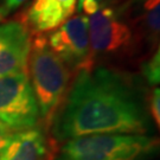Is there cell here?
Segmentation results:
<instances>
[{"label": "cell", "instance_id": "9a60e30c", "mask_svg": "<svg viewBox=\"0 0 160 160\" xmlns=\"http://www.w3.org/2000/svg\"><path fill=\"white\" fill-rule=\"evenodd\" d=\"M28 0H5V7L7 11L10 12L14 8H17L19 6H22L24 2H26Z\"/></svg>", "mask_w": 160, "mask_h": 160}, {"label": "cell", "instance_id": "4fadbf2b", "mask_svg": "<svg viewBox=\"0 0 160 160\" xmlns=\"http://www.w3.org/2000/svg\"><path fill=\"white\" fill-rule=\"evenodd\" d=\"M104 0H78V10L87 14H92L98 8H101Z\"/></svg>", "mask_w": 160, "mask_h": 160}, {"label": "cell", "instance_id": "7c38bea8", "mask_svg": "<svg viewBox=\"0 0 160 160\" xmlns=\"http://www.w3.org/2000/svg\"><path fill=\"white\" fill-rule=\"evenodd\" d=\"M148 109L157 127L160 125V90L158 87L152 89L148 96Z\"/></svg>", "mask_w": 160, "mask_h": 160}, {"label": "cell", "instance_id": "6da1fadb", "mask_svg": "<svg viewBox=\"0 0 160 160\" xmlns=\"http://www.w3.org/2000/svg\"><path fill=\"white\" fill-rule=\"evenodd\" d=\"M51 122L58 141L148 131L146 109L131 81L115 70L92 67L80 70Z\"/></svg>", "mask_w": 160, "mask_h": 160}, {"label": "cell", "instance_id": "7a4b0ae2", "mask_svg": "<svg viewBox=\"0 0 160 160\" xmlns=\"http://www.w3.org/2000/svg\"><path fill=\"white\" fill-rule=\"evenodd\" d=\"M28 63L32 81L31 86L38 103L40 118L51 123L68 89L69 68L52 51L42 36L32 40Z\"/></svg>", "mask_w": 160, "mask_h": 160}, {"label": "cell", "instance_id": "8fae6325", "mask_svg": "<svg viewBox=\"0 0 160 160\" xmlns=\"http://www.w3.org/2000/svg\"><path fill=\"white\" fill-rule=\"evenodd\" d=\"M142 74L145 80L151 86H158L160 82V51H157L152 55V57L146 61L142 65Z\"/></svg>", "mask_w": 160, "mask_h": 160}, {"label": "cell", "instance_id": "ba28073f", "mask_svg": "<svg viewBox=\"0 0 160 160\" xmlns=\"http://www.w3.org/2000/svg\"><path fill=\"white\" fill-rule=\"evenodd\" d=\"M76 0H33L25 14L24 24L32 33L58 28L74 13Z\"/></svg>", "mask_w": 160, "mask_h": 160}, {"label": "cell", "instance_id": "52a82bcc", "mask_svg": "<svg viewBox=\"0 0 160 160\" xmlns=\"http://www.w3.org/2000/svg\"><path fill=\"white\" fill-rule=\"evenodd\" d=\"M31 44V32L24 23L0 25V77L26 70Z\"/></svg>", "mask_w": 160, "mask_h": 160}, {"label": "cell", "instance_id": "277c9868", "mask_svg": "<svg viewBox=\"0 0 160 160\" xmlns=\"http://www.w3.org/2000/svg\"><path fill=\"white\" fill-rule=\"evenodd\" d=\"M39 108L26 71L0 77V121L12 132L37 126Z\"/></svg>", "mask_w": 160, "mask_h": 160}, {"label": "cell", "instance_id": "5bb4252c", "mask_svg": "<svg viewBox=\"0 0 160 160\" xmlns=\"http://www.w3.org/2000/svg\"><path fill=\"white\" fill-rule=\"evenodd\" d=\"M12 134V131L6 126L5 123H2L0 121V151L4 148V146L6 145L7 140L10 139Z\"/></svg>", "mask_w": 160, "mask_h": 160}, {"label": "cell", "instance_id": "9c48e42d", "mask_svg": "<svg viewBox=\"0 0 160 160\" xmlns=\"http://www.w3.org/2000/svg\"><path fill=\"white\" fill-rule=\"evenodd\" d=\"M49 155L50 143L36 127L12 133L0 151V160H48Z\"/></svg>", "mask_w": 160, "mask_h": 160}, {"label": "cell", "instance_id": "8992f818", "mask_svg": "<svg viewBox=\"0 0 160 160\" xmlns=\"http://www.w3.org/2000/svg\"><path fill=\"white\" fill-rule=\"evenodd\" d=\"M90 55L118 53L126 49L132 40V30L118 13L108 6H102L90 14L88 20Z\"/></svg>", "mask_w": 160, "mask_h": 160}, {"label": "cell", "instance_id": "3957f363", "mask_svg": "<svg viewBox=\"0 0 160 160\" xmlns=\"http://www.w3.org/2000/svg\"><path fill=\"white\" fill-rule=\"evenodd\" d=\"M145 134H94L67 140L56 160H145L157 148Z\"/></svg>", "mask_w": 160, "mask_h": 160}, {"label": "cell", "instance_id": "5b68a950", "mask_svg": "<svg viewBox=\"0 0 160 160\" xmlns=\"http://www.w3.org/2000/svg\"><path fill=\"white\" fill-rule=\"evenodd\" d=\"M48 44L68 68L82 70L92 67L88 19L84 16L67 19L49 36Z\"/></svg>", "mask_w": 160, "mask_h": 160}, {"label": "cell", "instance_id": "30bf717a", "mask_svg": "<svg viewBox=\"0 0 160 160\" xmlns=\"http://www.w3.org/2000/svg\"><path fill=\"white\" fill-rule=\"evenodd\" d=\"M140 7L139 18L142 23L146 36L151 39L158 40L160 25V0H137Z\"/></svg>", "mask_w": 160, "mask_h": 160}, {"label": "cell", "instance_id": "2e32d148", "mask_svg": "<svg viewBox=\"0 0 160 160\" xmlns=\"http://www.w3.org/2000/svg\"><path fill=\"white\" fill-rule=\"evenodd\" d=\"M8 14V11H7V8H6L5 6H0V22L4 19Z\"/></svg>", "mask_w": 160, "mask_h": 160}]
</instances>
